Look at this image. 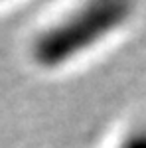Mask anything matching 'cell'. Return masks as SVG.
I'll return each instance as SVG.
<instances>
[{"mask_svg": "<svg viewBox=\"0 0 146 148\" xmlns=\"http://www.w3.org/2000/svg\"><path fill=\"white\" fill-rule=\"evenodd\" d=\"M132 0H87L45 30L34 44V57L42 65H59L91 47L128 18Z\"/></svg>", "mask_w": 146, "mask_h": 148, "instance_id": "obj_1", "label": "cell"}, {"mask_svg": "<svg viewBox=\"0 0 146 148\" xmlns=\"http://www.w3.org/2000/svg\"><path fill=\"white\" fill-rule=\"evenodd\" d=\"M123 148H146V132H136L123 144Z\"/></svg>", "mask_w": 146, "mask_h": 148, "instance_id": "obj_2", "label": "cell"}]
</instances>
